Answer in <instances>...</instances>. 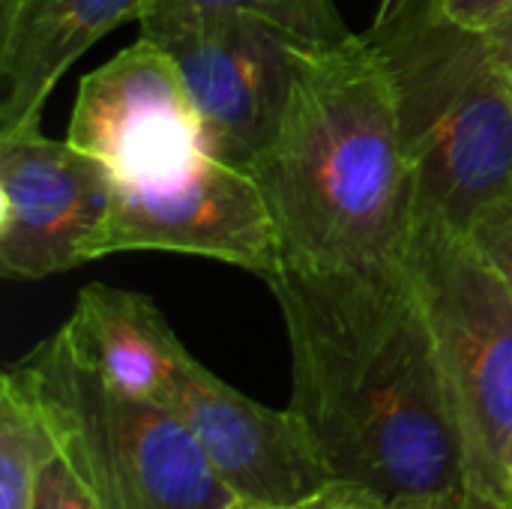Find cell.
<instances>
[{"instance_id": "d6986e66", "label": "cell", "mask_w": 512, "mask_h": 509, "mask_svg": "<svg viewBox=\"0 0 512 509\" xmlns=\"http://www.w3.org/2000/svg\"><path fill=\"white\" fill-rule=\"evenodd\" d=\"M483 33H486V42H489L495 60L501 63V69L512 78V6L492 27H486Z\"/></svg>"}, {"instance_id": "ffe728a7", "label": "cell", "mask_w": 512, "mask_h": 509, "mask_svg": "<svg viewBox=\"0 0 512 509\" xmlns=\"http://www.w3.org/2000/svg\"><path fill=\"white\" fill-rule=\"evenodd\" d=\"M459 509H512V504L501 501V498H492V495H480V492H468L462 498Z\"/></svg>"}, {"instance_id": "e0dca14e", "label": "cell", "mask_w": 512, "mask_h": 509, "mask_svg": "<svg viewBox=\"0 0 512 509\" xmlns=\"http://www.w3.org/2000/svg\"><path fill=\"white\" fill-rule=\"evenodd\" d=\"M297 509H438V507H417V504H402L393 498H384L381 492H372L366 486L354 483H330L321 489L312 501L300 504Z\"/></svg>"}, {"instance_id": "7402d4cb", "label": "cell", "mask_w": 512, "mask_h": 509, "mask_svg": "<svg viewBox=\"0 0 512 509\" xmlns=\"http://www.w3.org/2000/svg\"><path fill=\"white\" fill-rule=\"evenodd\" d=\"M408 0H378V9H375V18H381V15H390L393 9H399V6H405Z\"/></svg>"}, {"instance_id": "3957f363", "label": "cell", "mask_w": 512, "mask_h": 509, "mask_svg": "<svg viewBox=\"0 0 512 509\" xmlns=\"http://www.w3.org/2000/svg\"><path fill=\"white\" fill-rule=\"evenodd\" d=\"M366 36L387 60L417 219L459 231L512 198V81L486 33L459 24L441 0H408L372 18Z\"/></svg>"}, {"instance_id": "603a6c76", "label": "cell", "mask_w": 512, "mask_h": 509, "mask_svg": "<svg viewBox=\"0 0 512 509\" xmlns=\"http://www.w3.org/2000/svg\"><path fill=\"white\" fill-rule=\"evenodd\" d=\"M504 471H507V492H510V504H512V444H510V450H507V465H504Z\"/></svg>"}, {"instance_id": "6da1fadb", "label": "cell", "mask_w": 512, "mask_h": 509, "mask_svg": "<svg viewBox=\"0 0 512 509\" xmlns=\"http://www.w3.org/2000/svg\"><path fill=\"white\" fill-rule=\"evenodd\" d=\"M291 348V402L336 483L459 509L465 447L435 336L405 261L267 282Z\"/></svg>"}, {"instance_id": "7c38bea8", "label": "cell", "mask_w": 512, "mask_h": 509, "mask_svg": "<svg viewBox=\"0 0 512 509\" xmlns=\"http://www.w3.org/2000/svg\"><path fill=\"white\" fill-rule=\"evenodd\" d=\"M57 333L105 384L162 405L192 363V354L150 297L105 282L78 291L75 309Z\"/></svg>"}, {"instance_id": "9c48e42d", "label": "cell", "mask_w": 512, "mask_h": 509, "mask_svg": "<svg viewBox=\"0 0 512 509\" xmlns=\"http://www.w3.org/2000/svg\"><path fill=\"white\" fill-rule=\"evenodd\" d=\"M66 141L117 180L168 177L204 153L186 81L174 57L147 36L81 78Z\"/></svg>"}, {"instance_id": "9a60e30c", "label": "cell", "mask_w": 512, "mask_h": 509, "mask_svg": "<svg viewBox=\"0 0 512 509\" xmlns=\"http://www.w3.org/2000/svg\"><path fill=\"white\" fill-rule=\"evenodd\" d=\"M465 234L512 291V198L486 207Z\"/></svg>"}, {"instance_id": "5b68a950", "label": "cell", "mask_w": 512, "mask_h": 509, "mask_svg": "<svg viewBox=\"0 0 512 509\" xmlns=\"http://www.w3.org/2000/svg\"><path fill=\"white\" fill-rule=\"evenodd\" d=\"M441 357L465 447L468 492L510 504L512 291L471 237L438 219H417L402 249Z\"/></svg>"}, {"instance_id": "4fadbf2b", "label": "cell", "mask_w": 512, "mask_h": 509, "mask_svg": "<svg viewBox=\"0 0 512 509\" xmlns=\"http://www.w3.org/2000/svg\"><path fill=\"white\" fill-rule=\"evenodd\" d=\"M57 456V441L9 366L0 375V509H33L42 468Z\"/></svg>"}, {"instance_id": "52a82bcc", "label": "cell", "mask_w": 512, "mask_h": 509, "mask_svg": "<svg viewBox=\"0 0 512 509\" xmlns=\"http://www.w3.org/2000/svg\"><path fill=\"white\" fill-rule=\"evenodd\" d=\"M174 252L240 267L264 282L282 270L279 231L252 171L210 153L156 180H117L99 258Z\"/></svg>"}, {"instance_id": "ac0fdd59", "label": "cell", "mask_w": 512, "mask_h": 509, "mask_svg": "<svg viewBox=\"0 0 512 509\" xmlns=\"http://www.w3.org/2000/svg\"><path fill=\"white\" fill-rule=\"evenodd\" d=\"M441 3L459 24H465L471 30L492 27L512 6V0H441Z\"/></svg>"}, {"instance_id": "7a4b0ae2", "label": "cell", "mask_w": 512, "mask_h": 509, "mask_svg": "<svg viewBox=\"0 0 512 509\" xmlns=\"http://www.w3.org/2000/svg\"><path fill=\"white\" fill-rule=\"evenodd\" d=\"M282 267L342 270L402 258L417 222L387 60L366 33L300 48L279 129L252 168Z\"/></svg>"}, {"instance_id": "277c9868", "label": "cell", "mask_w": 512, "mask_h": 509, "mask_svg": "<svg viewBox=\"0 0 512 509\" xmlns=\"http://www.w3.org/2000/svg\"><path fill=\"white\" fill-rule=\"evenodd\" d=\"M12 369L36 399L57 453L99 509H222L237 498L168 405L114 390L60 333L42 339Z\"/></svg>"}, {"instance_id": "cb8c5ba5", "label": "cell", "mask_w": 512, "mask_h": 509, "mask_svg": "<svg viewBox=\"0 0 512 509\" xmlns=\"http://www.w3.org/2000/svg\"><path fill=\"white\" fill-rule=\"evenodd\" d=\"M510 81H512V78H510Z\"/></svg>"}, {"instance_id": "44dd1931", "label": "cell", "mask_w": 512, "mask_h": 509, "mask_svg": "<svg viewBox=\"0 0 512 509\" xmlns=\"http://www.w3.org/2000/svg\"><path fill=\"white\" fill-rule=\"evenodd\" d=\"M222 509H276L267 507V504H258V501H249V498H234L231 504H225Z\"/></svg>"}, {"instance_id": "ba28073f", "label": "cell", "mask_w": 512, "mask_h": 509, "mask_svg": "<svg viewBox=\"0 0 512 509\" xmlns=\"http://www.w3.org/2000/svg\"><path fill=\"white\" fill-rule=\"evenodd\" d=\"M114 174L42 129L0 135V273L39 282L99 261Z\"/></svg>"}, {"instance_id": "30bf717a", "label": "cell", "mask_w": 512, "mask_h": 509, "mask_svg": "<svg viewBox=\"0 0 512 509\" xmlns=\"http://www.w3.org/2000/svg\"><path fill=\"white\" fill-rule=\"evenodd\" d=\"M198 438L219 480L237 495L297 509L336 483L291 408H267L192 357L165 402Z\"/></svg>"}, {"instance_id": "8fae6325", "label": "cell", "mask_w": 512, "mask_h": 509, "mask_svg": "<svg viewBox=\"0 0 512 509\" xmlns=\"http://www.w3.org/2000/svg\"><path fill=\"white\" fill-rule=\"evenodd\" d=\"M150 0H0V135L36 129L69 66Z\"/></svg>"}, {"instance_id": "5bb4252c", "label": "cell", "mask_w": 512, "mask_h": 509, "mask_svg": "<svg viewBox=\"0 0 512 509\" xmlns=\"http://www.w3.org/2000/svg\"><path fill=\"white\" fill-rule=\"evenodd\" d=\"M153 3L240 12L264 21L300 48H330L354 36L336 0H150V6Z\"/></svg>"}, {"instance_id": "8992f818", "label": "cell", "mask_w": 512, "mask_h": 509, "mask_svg": "<svg viewBox=\"0 0 512 509\" xmlns=\"http://www.w3.org/2000/svg\"><path fill=\"white\" fill-rule=\"evenodd\" d=\"M138 24L174 57L201 120L204 153L252 171L285 114L300 45L225 9L153 3Z\"/></svg>"}, {"instance_id": "2e32d148", "label": "cell", "mask_w": 512, "mask_h": 509, "mask_svg": "<svg viewBox=\"0 0 512 509\" xmlns=\"http://www.w3.org/2000/svg\"><path fill=\"white\" fill-rule=\"evenodd\" d=\"M33 509H99L93 504V498L84 492V486L78 483V477L72 474V468L66 465V459L57 453L39 474V486H36V504Z\"/></svg>"}]
</instances>
